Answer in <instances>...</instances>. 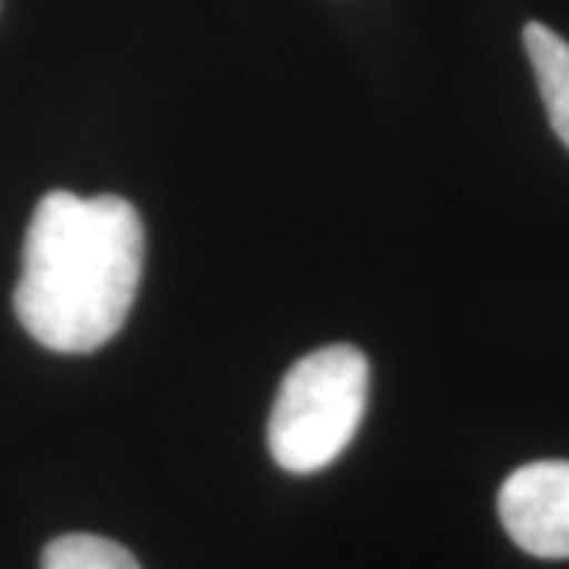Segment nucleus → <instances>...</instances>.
Wrapping results in <instances>:
<instances>
[{
	"label": "nucleus",
	"instance_id": "1",
	"mask_svg": "<svg viewBox=\"0 0 569 569\" xmlns=\"http://www.w3.org/2000/svg\"><path fill=\"white\" fill-rule=\"evenodd\" d=\"M142 222L123 197H41L26 228L13 307L22 329L61 355L111 342L137 301Z\"/></svg>",
	"mask_w": 569,
	"mask_h": 569
},
{
	"label": "nucleus",
	"instance_id": "4",
	"mask_svg": "<svg viewBox=\"0 0 569 569\" xmlns=\"http://www.w3.org/2000/svg\"><path fill=\"white\" fill-rule=\"evenodd\" d=\"M526 51L538 77V89L548 108V121L553 133L569 149V41H563L553 29L541 22H529L526 32Z\"/></svg>",
	"mask_w": 569,
	"mask_h": 569
},
{
	"label": "nucleus",
	"instance_id": "5",
	"mask_svg": "<svg viewBox=\"0 0 569 569\" xmlns=\"http://www.w3.org/2000/svg\"><path fill=\"white\" fill-rule=\"evenodd\" d=\"M41 569H140L133 553L99 535H63L41 553Z\"/></svg>",
	"mask_w": 569,
	"mask_h": 569
},
{
	"label": "nucleus",
	"instance_id": "3",
	"mask_svg": "<svg viewBox=\"0 0 569 569\" xmlns=\"http://www.w3.org/2000/svg\"><path fill=\"white\" fill-rule=\"evenodd\" d=\"M500 522L519 548L541 560L569 557V462H531L503 481Z\"/></svg>",
	"mask_w": 569,
	"mask_h": 569
},
{
	"label": "nucleus",
	"instance_id": "2",
	"mask_svg": "<svg viewBox=\"0 0 569 569\" xmlns=\"http://www.w3.org/2000/svg\"><path fill=\"white\" fill-rule=\"evenodd\" d=\"M370 365L355 346H326L284 373L269 415V452L295 475L336 462L365 421Z\"/></svg>",
	"mask_w": 569,
	"mask_h": 569
}]
</instances>
